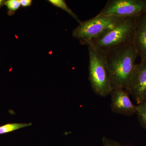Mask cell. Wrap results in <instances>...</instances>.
<instances>
[{"instance_id":"cell-14","label":"cell","mask_w":146,"mask_h":146,"mask_svg":"<svg viewBox=\"0 0 146 146\" xmlns=\"http://www.w3.org/2000/svg\"><path fill=\"white\" fill-rule=\"evenodd\" d=\"M20 4L23 7L30 6L31 5V0H19Z\"/></svg>"},{"instance_id":"cell-2","label":"cell","mask_w":146,"mask_h":146,"mask_svg":"<svg viewBox=\"0 0 146 146\" xmlns=\"http://www.w3.org/2000/svg\"><path fill=\"white\" fill-rule=\"evenodd\" d=\"M138 16L123 18L93 39L88 45L106 52L131 44Z\"/></svg>"},{"instance_id":"cell-6","label":"cell","mask_w":146,"mask_h":146,"mask_svg":"<svg viewBox=\"0 0 146 146\" xmlns=\"http://www.w3.org/2000/svg\"><path fill=\"white\" fill-rule=\"evenodd\" d=\"M137 105L146 99V60L135 64L128 92Z\"/></svg>"},{"instance_id":"cell-3","label":"cell","mask_w":146,"mask_h":146,"mask_svg":"<svg viewBox=\"0 0 146 146\" xmlns=\"http://www.w3.org/2000/svg\"><path fill=\"white\" fill-rule=\"evenodd\" d=\"M89 55V79L91 89L102 97L110 95L112 88L105 52L87 45Z\"/></svg>"},{"instance_id":"cell-8","label":"cell","mask_w":146,"mask_h":146,"mask_svg":"<svg viewBox=\"0 0 146 146\" xmlns=\"http://www.w3.org/2000/svg\"><path fill=\"white\" fill-rule=\"evenodd\" d=\"M131 44L137 50L141 61L146 60V13L145 12H143L138 16Z\"/></svg>"},{"instance_id":"cell-5","label":"cell","mask_w":146,"mask_h":146,"mask_svg":"<svg viewBox=\"0 0 146 146\" xmlns=\"http://www.w3.org/2000/svg\"><path fill=\"white\" fill-rule=\"evenodd\" d=\"M146 8V0H108L99 14L126 18L138 16Z\"/></svg>"},{"instance_id":"cell-12","label":"cell","mask_w":146,"mask_h":146,"mask_svg":"<svg viewBox=\"0 0 146 146\" xmlns=\"http://www.w3.org/2000/svg\"><path fill=\"white\" fill-rule=\"evenodd\" d=\"M5 5L7 7L9 14H13L21 6L19 0H9L6 1Z\"/></svg>"},{"instance_id":"cell-9","label":"cell","mask_w":146,"mask_h":146,"mask_svg":"<svg viewBox=\"0 0 146 146\" xmlns=\"http://www.w3.org/2000/svg\"><path fill=\"white\" fill-rule=\"evenodd\" d=\"M32 125V123H9L0 126V135L4 133L12 132L30 126Z\"/></svg>"},{"instance_id":"cell-7","label":"cell","mask_w":146,"mask_h":146,"mask_svg":"<svg viewBox=\"0 0 146 146\" xmlns=\"http://www.w3.org/2000/svg\"><path fill=\"white\" fill-rule=\"evenodd\" d=\"M110 95V107L112 112L129 117L136 114L137 106L132 102L129 94L125 89H113Z\"/></svg>"},{"instance_id":"cell-15","label":"cell","mask_w":146,"mask_h":146,"mask_svg":"<svg viewBox=\"0 0 146 146\" xmlns=\"http://www.w3.org/2000/svg\"><path fill=\"white\" fill-rule=\"evenodd\" d=\"M5 1H3V0H0V7L4 5H5Z\"/></svg>"},{"instance_id":"cell-1","label":"cell","mask_w":146,"mask_h":146,"mask_svg":"<svg viewBox=\"0 0 146 146\" xmlns=\"http://www.w3.org/2000/svg\"><path fill=\"white\" fill-rule=\"evenodd\" d=\"M113 89H122L127 92L138 56V52L131 43L112 49L105 52Z\"/></svg>"},{"instance_id":"cell-11","label":"cell","mask_w":146,"mask_h":146,"mask_svg":"<svg viewBox=\"0 0 146 146\" xmlns=\"http://www.w3.org/2000/svg\"><path fill=\"white\" fill-rule=\"evenodd\" d=\"M48 2L56 7L61 9L65 11L70 16L74 18L79 23L81 22L80 20L79 19L78 16L73 12L71 10L70 8L67 5L65 1H63V0H49L48 1Z\"/></svg>"},{"instance_id":"cell-10","label":"cell","mask_w":146,"mask_h":146,"mask_svg":"<svg viewBox=\"0 0 146 146\" xmlns=\"http://www.w3.org/2000/svg\"><path fill=\"white\" fill-rule=\"evenodd\" d=\"M138 120L141 126L146 130V99L141 103L137 105Z\"/></svg>"},{"instance_id":"cell-16","label":"cell","mask_w":146,"mask_h":146,"mask_svg":"<svg viewBox=\"0 0 146 146\" xmlns=\"http://www.w3.org/2000/svg\"><path fill=\"white\" fill-rule=\"evenodd\" d=\"M144 12H145V13H146V8L145 9V10H144L143 11Z\"/></svg>"},{"instance_id":"cell-13","label":"cell","mask_w":146,"mask_h":146,"mask_svg":"<svg viewBox=\"0 0 146 146\" xmlns=\"http://www.w3.org/2000/svg\"><path fill=\"white\" fill-rule=\"evenodd\" d=\"M102 141L103 146H123L117 141L110 139L105 136L102 137Z\"/></svg>"},{"instance_id":"cell-4","label":"cell","mask_w":146,"mask_h":146,"mask_svg":"<svg viewBox=\"0 0 146 146\" xmlns=\"http://www.w3.org/2000/svg\"><path fill=\"white\" fill-rule=\"evenodd\" d=\"M124 18L98 13L94 18L81 21L73 31L72 36L81 44L87 46L93 39Z\"/></svg>"}]
</instances>
